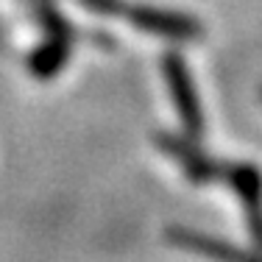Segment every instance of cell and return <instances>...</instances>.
Here are the masks:
<instances>
[{"instance_id":"3","label":"cell","mask_w":262,"mask_h":262,"mask_svg":"<svg viewBox=\"0 0 262 262\" xmlns=\"http://www.w3.org/2000/svg\"><path fill=\"white\" fill-rule=\"evenodd\" d=\"M67 59V36H53L48 45H42L39 51L31 56V70L36 76H53Z\"/></svg>"},{"instance_id":"2","label":"cell","mask_w":262,"mask_h":262,"mask_svg":"<svg viewBox=\"0 0 262 262\" xmlns=\"http://www.w3.org/2000/svg\"><path fill=\"white\" fill-rule=\"evenodd\" d=\"M165 76H167L173 101H176L179 112H182L187 128H190L192 134H198V128H201V112H198L195 90H192V84H190V73H187L184 61L179 59L176 53L165 56Z\"/></svg>"},{"instance_id":"1","label":"cell","mask_w":262,"mask_h":262,"mask_svg":"<svg viewBox=\"0 0 262 262\" xmlns=\"http://www.w3.org/2000/svg\"><path fill=\"white\" fill-rule=\"evenodd\" d=\"M90 11H98L103 17H120L128 20L131 26L148 31L157 36H170V39H198L201 36V23H195L187 14H176V11H162L151 9V6H131L123 0H81Z\"/></svg>"}]
</instances>
